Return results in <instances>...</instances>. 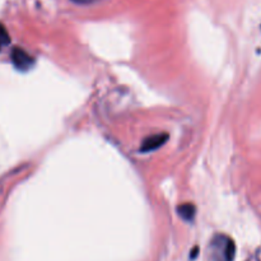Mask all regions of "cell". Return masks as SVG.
Listing matches in <instances>:
<instances>
[{
	"instance_id": "3",
	"label": "cell",
	"mask_w": 261,
	"mask_h": 261,
	"mask_svg": "<svg viewBox=\"0 0 261 261\" xmlns=\"http://www.w3.org/2000/svg\"><path fill=\"white\" fill-rule=\"evenodd\" d=\"M167 140H168L167 133H160V134L150 135V137L145 138V139L143 140L142 147H140V152L147 153V152H152V150L158 149V148L162 147Z\"/></svg>"
},
{
	"instance_id": "4",
	"label": "cell",
	"mask_w": 261,
	"mask_h": 261,
	"mask_svg": "<svg viewBox=\"0 0 261 261\" xmlns=\"http://www.w3.org/2000/svg\"><path fill=\"white\" fill-rule=\"evenodd\" d=\"M177 213L184 221L186 222H193L195 218L196 214V208L194 204L191 203H184L181 205L177 206Z\"/></svg>"
},
{
	"instance_id": "2",
	"label": "cell",
	"mask_w": 261,
	"mask_h": 261,
	"mask_svg": "<svg viewBox=\"0 0 261 261\" xmlns=\"http://www.w3.org/2000/svg\"><path fill=\"white\" fill-rule=\"evenodd\" d=\"M10 59H12V63L18 70H30L31 68L35 64V59L30 55L25 50H23L22 47H13V50L10 51Z\"/></svg>"
},
{
	"instance_id": "6",
	"label": "cell",
	"mask_w": 261,
	"mask_h": 261,
	"mask_svg": "<svg viewBox=\"0 0 261 261\" xmlns=\"http://www.w3.org/2000/svg\"><path fill=\"white\" fill-rule=\"evenodd\" d=\"M74 4H78V5H89V4H94L98 0H71Z\"/></svg>"
},
{
	"instance_id": "1",
	"label": "cell",
	"mask_w": 261,
	"mask_h": 261,
	"mask_svg": "<svg viewBox=\"0 0 261 261\" xmlns=\"http://www.w3.org/2000/svg\"><path fill=\"white\" fill-rule=\"evenodd\" d=\"M236 256V245L229 236L216 234L211 242L212 261H233Z\"/></svg>"
},
{
	"instance_id": "5",
	"label": "cell",
	"mask_w": 261,
	"mask_h": 261,
	"mask_svg": "<svg viewBox=\"0 0 261 261\" xmlns=\"http://www.w3.org/2000/svg\"><path fill=\"white\" fill-rule=\"evenodd\" d=\"M10 42V37H9V33L8 31L5 30L4 25L0 23V46L2 45H8Z\"/></svg>"
}]
</instances>
